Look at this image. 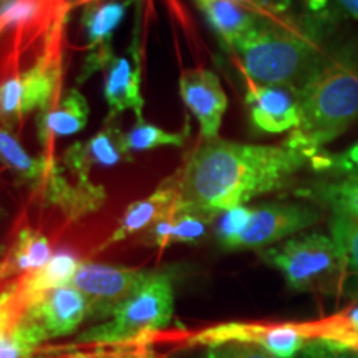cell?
I'll use <instances>...</instances> for the list:
<instances>
[{"instance_id": "5", "label": "cell", "mask_w": 358, "mask_h": 358, "mask_svg": "<svg viewBox=\"0 0 358 358\" xmlns=\"http://www.w3.org/2000/svg\"><path fill=\"white\" fill-rule=\"evenodd\" d=\"M173 313V277L168 272H151L108 320L93 327L82 338L93 343H124L166 327Z\"/></svg>"}, {"instance_id": "9", "label": "cell", "mask_w": 358, "mask_h": 358, "mask_svg": "<svg viewBox=\"0 0 358 358\" xmlns=\"http://www.w3.org/2000/svg\"><path fill=\"white\" fill-rule=\"evenodd\" d=\"M320 213L312 206L295 203H271L252 208V214L229 250L266 249L292 237L319 222Z\"/></svg>"}, {"instance_id": "7", "label": "cell", "mask_w": 358, "mask_h": 358, "mask_svg": "<svg viewBox=\"0 0 358 358\" xmlns=\"http://www.w3.org/2000/svg\"><path fill=\"white\" fill-rule=\"evenodd\" d=\"M319 330L317 322L297 324H245L229 322L209 327L192 338V343L206 347H217L224 343H250L261 347L274 358H294L299 352L317 342Z\"/></svg>"}, {"instance_id": "16", "label": "cell", "mask_w": 358, "mask_h": 358, "mask_svg": "<svg viewBox=\"0 0 358 358\" xmlns=\"http://www.w3.org/2000/svg\"><path fill=\"white\" fill-rule=\"evenodd\" d=\"M66 0H6L0 6V35L15 30L17 35L52 34L64 24Z\"/></svg>"}, {"instance_id": "13", "label": "cell", "mask_w": 358, "mask_h": 358, "mask_svg": "<svg viewBox=\"0 0 358 358\" xmlns=\"http://www.w3.org/2000/svg\"><path fill=\"white\" fill-rule=\"evenodd\" d=\"M131 159L124 145V131L120 127H108L87 141L73 143L65 151L62 164L78 178L88 179L93 168H111Z\"/></svg>"}, {"instance_id": "27", "label": "cell", "mask_w": 358, "mask_h": 358, "mask_svg": "<svg viewBox=\"0 0 358 358\" xmlns=\"http://www.w3.org/2000/svg\"><path fill=\"white\" fill-rule=\"evenodd\" d=\"M310 166L315 171L337 178V181L340 179L358 181V141L338 153L330 155L320 151L319 155L310 158Z\"/></svg>"}, {"instance_id": "26", "label": "cell", "mask_w": 358, "mask_h": 358, "mask_svg": "<svg viewBox=\"0 0 358 358\" xmlns=\"http://www.w3.org/2000/svg\"><path fill=\"white\" fill-rule=\"evenodd\" d=\"M186 140V133L164 131L156 124L146 123L145 120H138L136 124L124 131V145L129 153L138 151H150L159 146H182Z\"/></svg>"}, {"instance_id": "21", "label": "cell", "mask_w": 358, "mask_h": 358, "mask_svg": "<svg viewBox=\"0 0 358 358\" xmlns=\"http://www.w3.org/2000/svg\"><path fill=\"white\" fill-rule=\"evenodd\" d=\"M80 264L82 262L73 252L58 250L42 268L15 279L17 287H19L22 297L29 303V307H34L50 290L70 285L73 275L77 274Z\"/></svg>"}, {"instance_id": "10", "label": "cell", "mask_w": 358, "mask_h": 358, "mask_svg": "<svg viewBox=\"0 0 358 358\" xmlns=\"http://www.w3.org/2000/svg\"><path fill=\"white\" fill-rule=\"evenodd\" d=\"M13 280L0 290V358H29L47 340Z\"/></svg>"}, {"instance_id": "4", "label": "cell", "mask_w": 358, "mask_h": 358, "mask_svg": "<svg viewBox=\"0 0 358 358\" xmlns=\"http://www.w3.org/2000/svg\"><path fill=\"white\" fill-rule=\"evenodd\" d=\"M262 259L284 275L294 290L332 292L347 272L332 236L322 232L295 236L275 248L264 249Z\"/></svg>"}, {"instance_id": "8", "label": "cell", "mask_w": 358, "mask_h": 358, "mask_svg": "<svg viewBox=\"0 0 358 358\" xmlns=\"http://www.w3.org/2000/svg\"><path fill=\"white\" fill-rule=\"evenodd\" d=\"M145 268L106 266L83 262L70 284L85 295L88 315L95 319H110L113 312L150 277Z\"/></svg>"}, {"instance_id": "25", "label": "cell", "mask_w": 358, "mask_h": 358, "mask_svg": "<svg viewBox=\"0 0 358 358\" xmlns=\"http://www.w3.org/2000/svg\"><path fill=\"white\" fill-rule=\"evenodd\" d=\"M306 196L329 206L334 214H343L358 221V181L355 179L320 182L307 189Z\"/></svg>"}, {"instance_id": "23", "label": "cell", "mask_w": 358, "mask_h": 358, "mask_svg": "<svg viewBox=\"0 0 358 358\" xmlns=\"http://www.w3.org/2000/svg\"><path fill=\"white\" fill-rule=\"evenodd\" d=\"M209 217L196 213H173L159 219L146 232V244L164 249L176 243H198L206 236Z\"/></svg>"}, {"instance_id": "30", "label": "cell", "mask_w": 358, "mask_h": 358, "mask_svg": "<svg viewBox=\"0 0 358 358\" xmlns=\"http://www.w3.org/2000/svg\"><path fill=\"white\" fill-rule=\"evenodd\" d=\"M204 358H274L261 347L250 343H224V345L209 347Z\"/></svg>"}, {"instance_id": "3", "label": "cell", "mask_w": 358, "mask_h": 358, "mask_svg": "<svg viewBox=\"0 0 358 358\" xmlns=\"http://www.w3.org/2000/svg\"><path fill=\"white\" fill-rule=\"evenodd\" d=\"M301 124L285 145L310 161L358 120V62L340 57L324 62L301 90Z\"/></svg>"}, {"instance_id": "20", "label": "cell", "mask_w": 358, "mask_h": 358, "mask_svg": "<svg viewBox=\"0 0 358 358\" xmlns=\"http://www.w3.org/2000/svg\"><path fill=\"white\" fill-rule=\"evenodd\" d=\"M199 10L204 13L224 45L234 48L244 35L256 27L261 17L237 0H194Z\"/></svg>"}, {"instance_id": "11", "label": "cell", "mask_w": 358, "mask_h": 358, "mask_svg": "<svg viewBox=\"0 0 358 358\" xmlns=\"http://www.w3.org/2000/svg\"><path fill=\"white\" fill-rule=\"evenodd\" d=\"M245 105L250 122L262 133L294 131L301 124V90L297 88L250 82Z\"/></svg>"}, {"instance_id": "24", "label": "cell", "mask_w": 358, "mask_h": 358, "mask_svg": "<svg viewBox=\"0 0 358 358\" xmlns=\"http://www.w3.org/2000/svg\"><path fill=\"white\" fill-rule=\"evenodd\" d=\"M0 161L10 168L22 181L35 187L45 186L53 164L52 161L32 158L8 129H0Z\"/></svg>"}, {"instance_id": "31", "label": "cell", "mask_w": 358, "mask_h": 358, "mask_svg": "<svg viewBox=\"0 0 358 358\" xmlns=\"http://www.w3.org/2000/svg\"><path fill=\"white\" fill-rule=\"evenodd\" d=\"M302 358H357V355L348 352H338L332 350V348H327L320 343H312L310 347L306 348Z\"/></svg>"}, {"instance_id": "2", "label": "cell", "mask_w": 358, "mask_h": 358, "mask_svg": "<svg viewBox=\"0 0 358 358\" xmlns=\"http://www.w3.org/2000/svg\"><path fill=\"white\" fill-rule=\"evenodd\" d=\"M232 50L257 85L302 90L324 64L317 25L292 17H261Z\"/></svg>"}, {"instance_id": "28", "label": "cell", "mask_w": 358, "mask_h": 358, "mask_svg": "<svg viewBox=\"0 0 358 358\" xmlns=\"http://www.w3.org/2000/svg\"><path fill=\"white\" fill-rule=\"evenodd\" d=\"M330 236L338 245L347 272L358 277V221L343 214H334Z\"/></svg>"}, {"instance_id": "33", "label": "cell", "mask_w": 358, "mask_h": 358, "mask_svg": "<svg viewBox=\"0 0 358 358\" xmlns=\"http://www.w3.org/2000/svg\"><path fill=\"white\" fill-rule=\"evenodd\" d=\"M122 358H153L151 355H143V353H138V355H128V357H122Z\"/></svg>"}, {"instance_id": "12", "label": "cell", "mask_w": 358, "mask_h": 358, "mask_svg": "<svg viewBox=\"0 0 358 358\" xmlns=\"http://www.w3.org/2000/svg\"><path fill=\"white\" fill-rule=\"evenodd\" d=\"M182 101L198 120L204 141L216 140L227 110V95L217 75L206 69L186 70L179 78Z\"/></svg>"}, {"instance_id": "18", "label": "cell", "mask_w": 358, "mask_h": 358, "mask_svg": "<svg viewBox=\"0 0 358 358\" xmlns=\"http://www.w3.org/2000/svg\"><path fill=\"white\" fill-rule=\"evenodd\" d=\"M90 106L87 98L77 88H71L64 95H57L40 110L38 138L43 145L60 136H70L87 127Z\"/></svg>"}, {"instance_id": "29", "label": "cell", "mask_w": 358, "mask_h": 358, "mask_svg": "<svg viewBox=\"0 0 358 358\" xmlns=\"http://www.w3.org/2000/svg\"><path fill=\"white\" fill-rule=\"evenodd\" d=\"M250 214H252V208H248V206H239V208H232L229 211L221 213L216 234L224 249H229L237 237L243 234Z\"/></svg>"}, {"instance_id": "19", "label": "cell", "mask_w": 358, "mask_h": 358, "mask_svg": "<svg viewBox=\"0 0 358 358\" xmlns=\"http://www.w3.org/2000/svg\"><path fill=\"white\" fill-rule=\"evenodd\" d=\"M124 12H127V3L120 0H110L87 7L83 25L87 30L92 55L87 60V70L83 71L85 77H90L92 71L103 69L105 62L113 55L110 50V40L116 27L124 19Z\"/></svg>"}, {"instance_id": "14", "label": "cell", "mask_w": 358, "mask_h": 358, "mask_svg": "<svg viewBox=\"0 0 358 358\" xmlns=\"http://www.w3.org/2000/svg\"><path fill=\"white\" fill-rule=\"evenodd\" d=\"M29 312L42 327L47 338H55L78 329L88 315V302L85 295L70 284L45 294Z\"/></svg>"}, {"instance_id": "15", "label": "cell", "mask_w": 358, "mask_h": 358, "mask_svg": "<svg viewBox=\"0 0 358 358\" xmlns=\"http://www.w3.org/2000/svg\"><path fill=\"white\" fill-rule=\"evenodd\" d=\"M178 204V176L173 174L171 178L164 179L161 185L156 187L155 192L145 199L136 201V203L129 204L128 209L124 211L122 221L118 227L111 232L108 239L103 243L98 250L110 248V245L122 243L140 231L150 229L155 222L159 219L169 216V214L176 213Z\"/></svg>"}, {"instance_id": "1", "label": "cell", "mask_w": 358, "mask_h": 358, "mask_svg": "<svg viewBox=\"0 0 358 358\" xmlns=\"http://www.w3.org/2000/svg\"><path fill=\"white\" fill-rule=\"evenodd\" d=\"M308 158L284 145H245L209 140L196 148L176 173V213H196L213 219L250 199L290 186Z\"/></svg>"}, {"instance_id": "6", "label": "cell", "mask_w": 358, "mask_h": 358, "mask_svg": "<svg viewBox=\"0 0 358 358\" xmlns=\"http://www.w3.org/2000/svg\"><path fill=\"white\" fill-rule=\"evenodd\" d=\"M62 30L58 25L48 37L43 55L25 71H13L0 82V122L6 128L17 123L35 108L42 110L58 95L62 77Z\"/></svg>"}, {"instance_id": "22", "label": "cell", "mask_w": 358, "mask_h": 358, "mask_svg": "<svg viewBox=\"0 0 358 358\" xmlns=\"http://www.w3.org/2000/svg\"><path fill=\"white\" fill-rule=\"evenodd\" d=\"M52 248L47 236L40 231L24 227L17 236L13 248L0 266V277H19L32 274L52 259Z\"/></svg>"}, {"instance_id": "17", "label": "cell", "mask_w": 358, "mask_h": 358, "mask_svg": "<svg viewBox=\"0 0 358 358\" xmlns=\"http://www.w3.org/2000/svg\"><path fill=\"white\" fill-rule=\"evenodd\" d=\"M105 70V98L110 118L131 110L138 120H143L141 73L136 58L111 55L103 65Z\"/></svg>"}, {"instance_id": "32", "label": "cell", "mask_w": 358, "mask_h": 358, "mask_svg": "<svg viewBox=\"0 0 358 358\" xmlns=\"http://www.w3.org/2000/svg\"><path fill=\"white\" fill-rule=\"evenodd\" d=\"M337 2L340 8H342L347 15H350L352 19L358 20V0H337Z\"/></svg>"}]
</instances>
